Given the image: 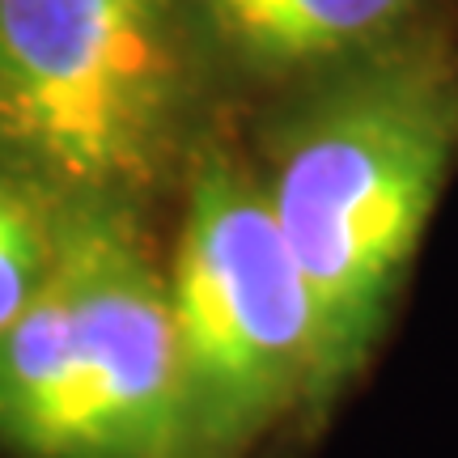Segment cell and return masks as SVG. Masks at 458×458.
<instances>
[{"label":"cell","instance_id":"1","mask_svg":"<svg viewBox=\"0 0 458 458\" xmlns=\"http://www.w3.org/2000/svg\"><path fill=\"white\" fill-rule=\"evenodd\" d=\"M454 157L458 64L437 43H386L318 72L272 131L255 174L318 323L306 420L369 365Z\"/></svg>","mask_w":458,"mask_h":458},{"label":"cell","instance_id":"4","mask_svg":"<svg viewBox=\"0 0 458 458\" xmlns=\"http://www.w3.org/2000/svg\"><path fill=\"white\" fill-rule=\"evenodd\" d=\"M179 242L165 267L196 458H246L310 411L318 323L310 289L255 165L221 145L187 162Z\"/></svg>","mask_w":458,"mask_h":458},{"label":"cell","instance_id":"6","mask_svg":"<svg viewBox=\"0 0 458 458\" xmlns=\"http://www.w3.org/2000/svg\"><path fill=\"white\" fill-rule=\"evenodd\" d=\"M55 259V199L0 162V331L30 306Z\"/></svg>","mask_w":458,"mask_h":458},{"label":"cell","instance_id":"3","mask_svg":"<svg viewBox=\"0 0 458 458\" xmlns=\"http://www.w3.org/2000/svg\"><path fill=\"white\" fill-rule=\"evenodd\" d=\"M187 0H0V162L140 208L187 148Z\"/></svg>","mask_w":458,"mask_h":458},{"label":"cell","instance_id":"5","mask_svg":"<svg viewBox=\"0 0 458 458\" xmlns=\"http://www.w3.org/2000/svg\"><path fill=\"white\" fill-rule=\"evenodd\" d=\"M196 38L255 77L331 72L394 43L416 0H187Z\"/></svg>","mask_w":458,"mask_h":458},{"label":"cell","instance_id":"2","mask_svg":"<svg viewBox=\"0 0 458 458\" xmlns=\"http://www.w3.org/2000/svg\"><path fill=\"white\" fill-rule=\"evenodd\" d=\"M0 445L21 458H196L165 267L140 208L55 199V259L0 331Z\"/></svg>","mask_w":458,"mask_h":458}]
</instances>
